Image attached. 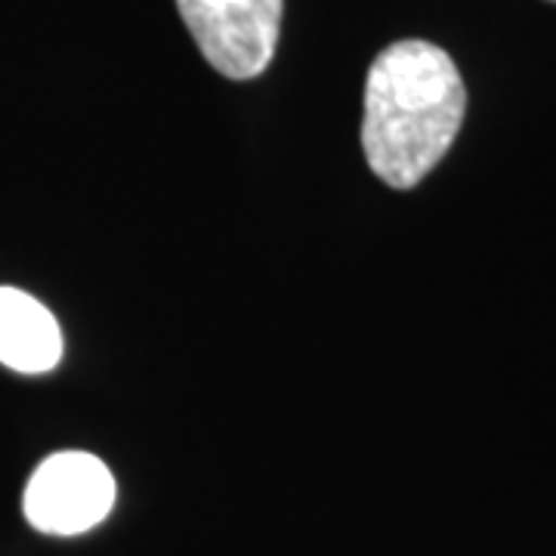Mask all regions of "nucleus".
I'll return each instance as SVG.
<instances>
[{
    "instance_id": "nucleus-1",
    "label": "nucleus",
    "mask_w": 556,
    "mask_h": 556,
    "mask_svg": "<svg viewBox=\"0 0 556 556\" xmlns=\"http://www.w3.org/2000/svg\"><path fill=\"white\" fill-rule=\"evenodd\" d=\"M467 112L455 60L430 40H396L368 68L362 149L393 189H415L452 149Z\"/></svg>"
},
{
    "instance_id": "nucleus-2",
    "label": "nucleus",
    "mask_w": 556,
    "mask_h": 556,
    "mask_svg": "<svg viewBox=\"0 0 556 556\" xmlns=\"http://www.w3.org/2000/svg\"><path fill=\"white\" fill-rule=\"evenodd\" d=\"M201 56L232 80L266 72L281 31V0H177Z\"/></svg>"
},
{
    "instance_id": "nucleus-3",
    "label": "nucleus",
    "mask_w": 556,
    "mask_h": 556,
    "mask_svg": "<svg viewBox=\"0 0 556 556\" xmlns=\"http://www.w3.org/2000/svg\"><path fill=\"white\" fill-rule=\"evenodd\" d=\"M25 519L43 535H80L109 517L115 504V477L97 455H50L28 479Z\"/></svg>"
},
{
    "instance_id": "nucleus-4",
    "label": "nucleus",
    "mask_w": 556,
    "mask_h": 556,
    "mask_svg": "<svg viewBox=\"0 0 556 556\" xmlns=\"http://www.w3.org/2000/svg\"><path fill=\"white\" fill-rule=\"evenodd\" d=\"M60 358L56 316L20 288H0V362L22 375H43Z\"/></svg>"
},
{
    "instance_id": "nucleus-5",
    "label": "nucleus",
    "mask_w": 556,
    "mask_h": 556,
    "mask_svg": "<svg viewBox=\"0 0 556 556\" xmlns=\"http://www.w3.org/2000/svg\"><path fill=\"white\" fill-rule=\"evenodd\" d=\"M551 3H556V0H551Z\"/></svg>"
}]
</instances>
